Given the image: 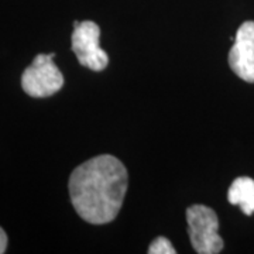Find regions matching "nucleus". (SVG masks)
<instances>
[{
  "mask_svg": "<svg viewBox=\"0 0 254 254\" xmlns=\"http://www.w3.org/2000/svg\"><path fill=\"white\" fill-rule=\"evenodd\" d=\"M150 254H175V249L171 245V242L167 239V237H157L151 245L148 246V250Z\"/></svg>",
  "mask_w": 254,
  "mask_h": 254,
  "instance_id": "nucleus-7",
  "label": "nucleus"
},
{
  "mask_svg": "<svg viewBox=\"0 0 254 254\" xmlns=\"http://www.w3.org/2000/svg\"><path fill=\"white\" fill-rule=\"evenodd\" d=\"M188 235L193 250L199 254H218L223 249V240L218 235L216 212L205 205H192L187 209Z\"/></svg>",
  "mask_w": 254,
  "mask_h": 254,
  "instance_id": "nucleus-2",
  "label": "nucleus"
},
{
  "mask_svg": "<svg viewBox=\"0 0 254 254\" xmlns=\"http://www.w3.org/2000/svg\"><path fill=\"white\" fill-rule=\"evenodd\" d=\"M100 28L93 21H75L73 33L71 37L72 51L76 55L78 63L89 68L92 71H103L108 64L109 57L99 46Z\"/></svg>",
  "mask_w": 254,
  "mask_h": 254,
  "instance_id": "nucleus-4",
  "label": "nucleus"
},
{
  "mask_svg": "<svg viewBox=\"0 0 254 254\" xmlns=\"http://www.w3.org/2000/svg\"><path fill=\"white\" fill-rule=\"evenodd\" d=\"M54 53L38 54L21 75V88L31 98H48L64 86V75L54 64Z\"/></svg>",
  "mask_w": 254,
  "mask_h": 254,
  "instance_id": "nucleus-3",
  "label": "nucleus"
},
{
  "mask_svg": "<svg viewBox=\"0 0 254 254\" xmlns=\"http://www.w3.org/2000/svg\"><path fill=\"white\" fill-rule=\"evenodd\" d=\"M6 247H7V235H6V232L0 227V254H3L6 252Z\"/></svg>",
  "mask_w": 254,
  "mask_h": 254,
  "instance_id": "nucleus-8",
  "label": "nucleus"
},
{
  "mask_svg": "<svg viewBox=\"0 0 254 254\" xmlns=\"http://www.w3.org/2000/svg\"><path fill=\"white\" fill-rule=\"evenodd\" d=\"M227 199L232 205H239L243 213L250 216L254 213V180L239 177L230 185Z\"/></svg>",
  "mask_w": 254,
  "mask_h": 254,
  "instance_id": "nucleus-6",
  "label": "nucleus"
},
{
  "mask_svg": "<svg viewBox=\"0 0 254 254\" xmlns=\"http://www.w3.org/2000/svg\"><path fill=\"white\" fill-rule=\"evenodd\" d=\"M229 65L240 79L254 82V21H245L229 53Z\"/></svg>",
  "mask_w": 254,
  "mask_h": 254,
  "instance_id": "nucleus-5",
  "label": "nucleus"
},
{
  "mask_svg": "<svg viewBox=\"0 0 254 254\" xmlns=\"http://www.w3.org/2000/svg\"><path fill=\"white\" fill-rule=\"evenodd\" d=\"M68 188L73 208L85 222L110 223L126 196V167L113 155H96L73 170Z\"/></svg>",
  "mask_w": 254,
  "mask_h": 254,
  "instance_id": "nucleus-1",
  "label": "nucleus"
}]
</instances>
